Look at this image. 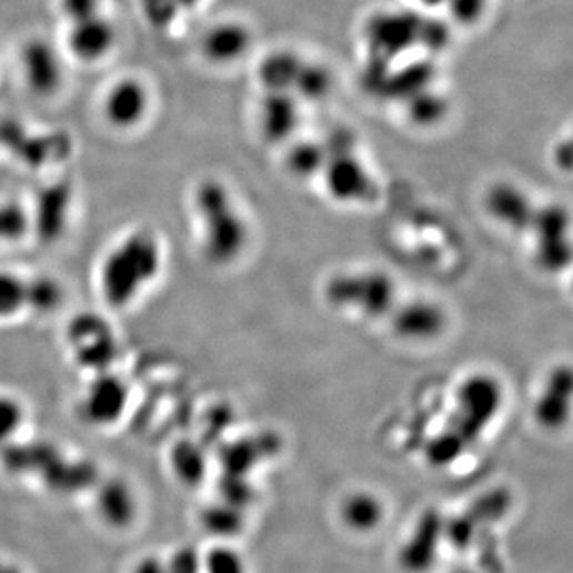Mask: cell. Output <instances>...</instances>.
<instances>
[{"instance_id": "obj_1", "label": "cell", "mask_w": 573, "mask_h": 573, "mask_svg": "<svg viewBox=\"0 0 573 573\" xmlns=\"http://www.w3.org/2000/svg\"><path fill=\"white\" fill-rule=\"evenodd\" d=\"M505 405V388L494 374L478 371L462 380L442 429L430 439L425 458L433 466H448L475 446Z\"/></svg>"}, {"instance_id": "obj_2", "label": "cell", "mask_w": 573, "mask_h": 573, "mask_svg": "<svg viewBox=\"0 0 573 573\" xmlns=\"http://www.w3.org/2000/svg\"><path fill=\"white\" fill-rule=\"evenodd\" d=\"M322 293L332 310L374 322L388 321L402 300L395 279L378 268L333 274L323 284Z\"/></svg>"}, {"instance_id": "obj_3", "label": "cell", "mask_w": 573, "mask_h": 573, "mask_svg": "<svg viewBox=\"0 0 573 573\" xmlns=\"http://www.w3.org/2000/svg\"><path fill=\"white\" fill-rule=\"evenodd\" d=\"M197 205L209 259L219 264L233 263L244 253L251 238L248 220L233 194L219 180H205L198 189Z\"/></svg>"}, {"instance_id": "obj_4", "label": "cell", "mask_w": 573, "mask_h": 573, "mask_svg": "<svg viewBox=\"0 0 573 573\" xmlns=\"http://www.w3.org/2000/svg\"><path fill=\"white\" fill-rule=\"evenodd\" d=\"M326 158L319 175L326 197L341 205H370L380 197V185L371 174L348 131L325 141Z\"/></svg>"}, {"instance_id": "obj_5", "label": "cell", "mask_w": 573, "mask_h": 573, "mask_svg": "<svg viewBox=\"0 0 573 573\" xmlns=\"http://www.w3.org/2000/svg\"><path fill=\"white\" fill-rule=\"evenodd\" d=\"M153 242L147 237H134L110 253L101 274L102 290L110 303L117 306L130 303L155 278L158 249Z\"/></svg>"}, {"instance_id": "obj_6", "label": "cell", "mask_w": 573, "mask_h": 573, "mask_svg": "<svg viewBox=\"0 0 573 573\" xmlns=\"http://www.w3.org/2000/svg\"><path fill=\"white\" fill-rule=\"evenodd\" d=\"M17 69L24 90L39 101H53L68 84V57L60 42H51L46 36H31L21 42Z\"/></svg>"}, {"instance_id": "obj_7", "label": "cell", "mask_w": 573, "mask_h": 573, "mask_svg": "<svg viewBox=\"0 0 573 573\" xmlns=\"http://www.w3.org/2000/svg\"><path fill=\"white\" fill-rule=\"evenodd\" d=\"M532 259L545 274L557 275L571 268L572 219L567 208L557 203H540L537 215L529 230Z\"/></svg>"}, {"instance_id": "obj_8", "label": "cell", "mask_w": 573, "mask_h": 573, "mask_svg": "<svg viewBox=\"0 0 573 573\" xmlns=\"http://www.w3.org/2000/svg\"><path fill=\"white\" fill-rule=\"evenodd\" d=\"M155 102V90L145 77L121 73L102 90L99 113L112 130L130 132L147 123Z\"/></svg>"}, {"instance_id": "obj_9", "label": "cell", "mask_w": 573, "mask_h": 573, "mask_svg": "<svg viewBox=\"0 0 573 573\" xmlns=\"http://www.w3.org/2000/svg\"><path fill=\"white\" fill-rule=\"evenodd\" d=\"M119 43V26L104 12L79 23L64 26L60 46L69 62L93 68L112 58Z\"/></svg>"}, {"instance_id": "obj_10", "label": "cell", "mask_w": 573, "mask_h": 573, "mask_svg": "<svg viewBox=\"0 0 573 573\" xmlns=\"http://www.w3.org/2000/svg\"><path fill=\"white\" fill-rule=\"evenodd\" d=\"M255 47V31L241 18H220L201 32L198 57L209 68L231 69L241 64Z\"/></svg>"}, {"instance_id": "obj_11", "label": "cell", "mask_w": 573, "mask_h": 573, "mask_svg": "<svg viewBox=\"0 0 573 573\" xmlns=\"http://www.w3.org/2000/svg\"><path fill=\"white\" fill-rule=\"evenodd\" d=\"M384 323L400 341L425 344L439 340L446 333L450 318L442 304L435 301L402 299Z\"/></svg>"}, {"instance_id": "obj_12", "label": "cell", "mask_w": 573, "mask_h": 573, "mask_svg": "<svg viewBox=\"0 0 573 573\" xmlns=\"http://www.w3.org/2000/svg\"><path fill=\"white\" fill-rule=\"evenodd\" d=\"M539 208V201L527 190L510 180L492 183L484 193L486 214L514 237H527Z\"/></svg>"}, {"instance_id": "obj_13", "label": "cell", "mask_w": 573, "mask_h": 573, "mask_svg": "<svg viewBox=\"0 0 573 573\" xmlns=\"http://www.w3.org/2000/svg\"><path fill=\"white\" fill-rule=\"evenodd\" d=\"M573 371L571 365L554 366L546 374L532 413L539 428L556 432L569 424L572 416Z\"/></svg>"}, {"instance_id": "obj_14", "label": "cell", "mask_w": 573, "mask_h": 573, "mask_svg": "<svg viewBox=\"0 0 573 573\" xmlns=\"http://www.w3.org/2000/svg\"><path fill=\"white\" fill-rule=\"evenodd\" d=\"M257 124L264 142L286 145L299 132L301 102L292 91L263 93L257 110Z\"/></svg>"}, {"instance_id": "obj_15", "label": "cell", "mask_w": 573, "mask_h": 573, "mask_svg": "<svg viewBox=\"0 0 573 573\" xmlns=\"http://www.w3.org/2000/svg\"><path fill=\"white\" fill-rule=\"evenodd\" d=\"M421 18L402 12H382L370 21L366 28V43L382 60H394L416 46Z\"/></svg>"}, {"instance_id": "obj_16", "label": "cell", "mask_w": 573, "mask_h": 573, "mask_svg": "<svg viewBox=\"0 0 573 573\" xmlns=\"http://www.w3.org/2000/svg\"><path fill=\"white\" fill-rule=\"evenodd\" d=\"M444 537V521L436 512L425 513L419 520L411 539L400 550L402 567L410 573L429 571L435 564L440 542Z\"/></svg>"}, {"instance_id": "obj_17", "label": "cell", "mask_w": 573, "mask_h": 573, "mask_svg": "<svg viewBox=\"0 0 573 573\" xmlns=\"http://www.w3.org/2000/svg\"><path fill=\"white\" fill-rule=\"evenodd\" d=\"M303 61V57L289 48L268 51L255 69L257 82L263 93L292 91Z\"/></svg>"}, {"instance_id": "obj_18", "label": "cell", "mask_w": 573, "mask_h": 573, "mask_svg": "<svg viewBox=\"0 0 573 573\" xmlns=\"http://www.w3.org/2000/svg\"><path fill=\"white\" fill-rule=\"evenodd\" d=\"M96 512L112 529H127L138 516V502L131 487L121 481H109L96 495Z\"/></svg>"}, {"instance_id": "obj_19", "label": "cell", "mask_w": 573, "mask_h": 573, "mask_svg": "<svg viewBox=\"0 0 573 573\" xmlns=\"http://www.w3.org/2000/svg\"><path fill=\"white\" fill-rule=\"evenodd\" d=\"M384 503L378 495L358 491L348 495L340 506V516L349 531L369 534L376 531L384 521Z\"/></svg>"}, {"instance_id": "obj_20", "label": "cell", "mask_w": 573, "mask_h": 573, "mask_svg": "<svg viewBox=\"0 0 573 573\" xmlns=\"http://www.w3.org/2000/svg\"><path fill=\"white\" fill-rule=\"evenodd\" d=\"M326 158L325 141L293 139L286 143L285 168L292 178L318 180Z\"/></svg>"}, {"instance_id": "obj_21", "label": "cell", "mask_w": 573, "mask_h": 573, "mask_svg": "<svg viewBox=\"0 0 573 573\" xmlns=\"http://www.w3.org/2000/svg\"><path fill=\"white\" fill-rule=\"evenodd\" d=\"M403 108H405V117L410 124L421 128V130H429V128L439 127L446 120L448 113H450V101L446 96L428 87L418 93L408 96Z\"/></svg>"}, {"instance_id": "obj_22", "label": "cell", "mask_w": 573, "mask_h": 573, "mask_svg": "<svg viewBox=\"0 0 573 573\" xmlns=\"http://www.w3.org/2000/svg\"><path fill=\"white\" fill-rule=\"evenodd\" d=\"M334 90V76L332 69L318 61H303L293 83L292 93L301 104H318L326 101Z\"/></svg>"}, {"instance_id": "obj_23", "label": "cell", "mask_w": 573, "mask_h": 573, "mask_svg": "<svg viewBox=\"0 0 573 573\" xmlns=\"http://www.w3.org/2000/svg\"><path fill=\"white\" fill-rule=\"evenodd\" d=\"M244 510L227 502L214 503L201 513V525L212 537L233 539L244 529Z\"/></svg>"}, {"instance_id": "obj_24", "label": "cell", "mask_w": 573, "mask_h": 573, "mask_svg": "<svg viewBox=\"0 0 573 573\" xmlns=\"http://www.w3.org/2000/svg\"><path fill=\"white\" fill-rule=\"evenodd\" d=\"M491 0H446L444 10L458 28L473 29L483 23Z\"/></svg>"}, {"instance_id": "obj_25", "label": "cell", "mask_w": 573, "mask_h": 573, "mask_svg": "<svg viewBox=\"0 0 573 573\" xmlns=\"http://www.w3.org/2000/svg\"><path fill=\"white\" fill-rule=\"evenodd\" d=\"M138 3L143 21L157 31H168L183 13L175 0H139Z\"/></svg>"}, {"instance_id": "obj_26", "label": "cell", "mask_w": 573, "mask_h": 573, "mask_svg": "<svg viewBox=\"0 0 573 573\" xmlns=\"http://www.w3.org/2000/svg\"><path fill=\"white\" fill-rule=\"evenodd\" d=\"M203 573H248V562L237 549L220 543L203 553Z\"/></svg>"}, {"instance_id": "obj_27", "label": "cell", "mask_w": 573, "mask_h": 573, "mask_svg": "<svg viewBox=\"0 0 573 573\" xmlns=\"http://www.w3.org/2000/svg\"><path fill=\"white\" fill-rule=\"evenodd\" d=\"M54 9L64 26L105 12V0H54Z\"/></svg>"}, {"instance_id": "obj_28", "label": "cell", "mask_w": 573, "mask_h": 573, "mask_svg": "<svg viewBox=\"0 0 573 573\" xmlns=\"http://www.w3.org/2000/svg\"><path fill=\"white\" fill-rule=\"evenodd\" d=\"M172 462H174L175 473H178L183 483H200L205 472V464L203 454L197 448L190 446V444L189 446L178 448Z\"/></svg>"}, {"instance_id": "obj_29", "label": "cell", "mask_w": 573, "mask_h": 573, "mask_svg": "<svg viewBox=\"0 0 573 573\" xmlns=\"http://www.w3.org/2000/svg\"><path fill=\"white\" fill-rule=\"evenodd\" d=\"M450 24L440 23V21H421L419 23L418 43L424 48L428 53H439L446 50L450 46Z\"/></svg>"}, {"instance_id": "obj_30", "label": "cell", "mask_w": 573, "mask_h": 573, "mask_svg": "<svg viewBox=\"0 0 573 573\" xmlns=\"http://www.w3.org/2000/svg\"><path fill=\"white\" fill-rule=\"evenodd\" d=\"M164 562L168 573H203V553L194 546H179Z\"/></svg>"}, {"instance_id": "obj_31", "label": "cell", "mask_w": 573, "mask_h": 573, "mask_svg": "<svg viewBox=\"0 0 573 573\" xmlns=\"http://www.w3.org/2000/svg\"><path fill=\"white\" fill-rule=\"evenodd\" d=\"M21 286L17 279L0 275V315L10 314L20 308Z\"/></svg>"}, {"instance_id": "obj_32", "label": "cell", "mask_w": 573, "mask_h": 573, "mask_svg": "<svg viewBox=\"0 0 573 573\" xmlns=\"http://www.w3.org/2000/svg\"><path fill=\"white\" fill-rule=\"evenodd\" d=\"M21 411L18 405L7 399H0V443L6 442L7 439L17 432L20 428Z\"/></svg>"}, {"instance_id": "obj_33", "label": "cell", "mask_w": 573, "mask_h": 573, "mask_svg": "<svg viewBox=\"0 0 573 573\" xmlns=\"http://www.w3.org/2000/svg\"><path fill=\"white\" fill-rule=\"evenodd\" d=\"M553 163L561 171H571L572 168V141L571 139H562L553 149Z\"/></svg>"}, {"instance_id": "obj_34", "label": "cell", "mask_w": 573, "mask_h": 573, "mask_svg": "<svg viewBox=\"0 0 573 573\" xmlns=\"http://www.w3.org/2000/svg\"><path fill=\"white\" fill-rule=\"evenodd\" d=\"M132 573H168L167 562L160 556H145L135 562Z\"/></svg>"}, {"instance_id": "obj_35", "label": "cell", "mask_w": 573, "mask_h": 573, "mask_svg": "<svg viewBox=\"0 0 573 573\" xmlns=\"http://www.w3.org/2000/svg\"><path fill=\"white\" fill-rule=\"evenodd\" d=\"M175 2L179 3V7L183 12H187V10H194L198 9V7L203 6L205 0H175Z\"/></svg>"}, {"instance_id": "obj_36", "label": "cell", "mask_w": 573, "mask_h": 573, "mask_svg": "<svg viewBox=\"0 0 573 573\" xmlns=\"http://www.w3.org/2000/svg\"><path fill=\"white\" fill-rule=\"evenodd\" d=\"M0 573H23L20 567H18L17 564H13V562H7L3 564V567L0 569Z\"/></svg>"}, {"instance_id": "obj_37", "label": "cell", "mask_w": 573, "mask_h": 573, "mask_svg": "<svg viewBox=\"0 0 573 573\" xmlns=\"http://www.w3.org/2000/svg\"><path fill=\"white\" fill-rule=\"evenodd\" d=\"M422 6L428 7V9H439V7H443L446 0H419Z\"/></svg>"}, {"instance_id": "obj_38", "label": "cell", "mask_w": 573, "mask_h": 573, "mask_svg": "<svg viewBox=\"0 0 573 573\" xmlns=\"http://www.w3.org/2000/svg\"><path fill=\"white\" fill-rule=\"evenodd\" d=\"M454 573H476V572L469 571V569H461V571H455Z\"/></svg>"}, {"instance_id": "obj_39", "label": "cell", "mask_w": 573, "mask_h": 573, "mask_svg": "<svg viewBox=\"0 0 573 573\" xmlns=\"http://www.w3.org/2000/svg\"><path fill=\"white\" fill-rule=\"evenodd\" d=\"M3 564H6V560H3V557H0V569L3 567Z\"/></svg>"}]
</instances>
